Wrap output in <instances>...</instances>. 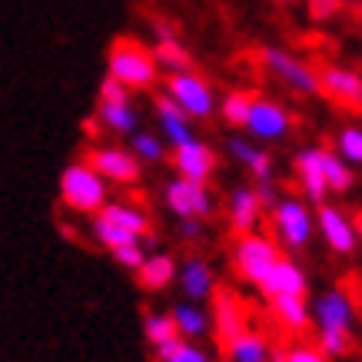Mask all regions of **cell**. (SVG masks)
Listing matches in <instances>:
<instances>
[{
  "label": "cell",
  "mask_w": 362,
  "mask_h": 362,
  "mask_svg": "<svg viewBox=\"0 0 362 362\" xmlns=\"http://www.w3.org/2000/svg\"><path fill=\"white\" fill-rule=\"evenodd\" d=\"M313 322H316V346L329 359H342L352 349V329H356V299L349 289H326L322 296H316V303L309 306Z\"/></svg>",
  "instance_id": "cell-1"
},
{
  "label": "cell",
  "mask_w": 362,
  "mask_h": 362,
  "mask_svg": "<svg viewBox=\"0 0 362 362\" xmlns=\"http://www.w3.org/2000/svg\"><path fill=\"white\" fill-rule=\"evenodd\" d=\"M107 77L120 80L130 93H146L160 83V66L146 44L133 40V37H120L107 50Z\"/></svg>",
  "instance_id": "cell-2"
},
{
  "label": "cell",
  "mask_w": 362,
  "mask_h": 362,
  "mask_svg": "<svg viewBox=\"0 0 362 362\" xmlns=\"http://www.w3.org/2000/svg\"><path fill=\"white\" fill-rule=\"evenodd\" d=\"M60 203L70 213L80 216H93L97 209L110 203V183L87 163V160H74L64 166L60 173Z\"/></svg>",
  "instance_id": "cell-3"
},
{
  "label": "cell",
  "mask_w": 362,
  "mask_h": 362,
  "mask_svg": "<svg viewBox=\"0 0 362 362\" xmlns=\"http://www.w3.org/2000/svg\"><path fill=\"white\" fill-rule=\"evenodd\" d=\"M269 216H273V240L279 246H286L289 252L306 250L309 240L316 236V216H313L306 199H299V197L276 199Z\"/></svg>",
  "instance_id": "cell-4"
},
{
  "label": "cell",
  "mask_w": 362,
  "mask_h": 362,
  "mask_svg": "<svg viewBox=\"0 0 362 362\" xmlns=\"http://www.w3.org/2000/svg\"><path fill=\"white\" fill-rule=\"evenodd\" d=\"M283 256L279 243L266 233H243L233 243V266H236V276L246 279L250 286H259L269 276V269L276 266V259Z\"/></svg>",
  "instance_id": "cell-5"
},
{
  "label": "cell",
  "mask_w": 362,
  "mask_h": 362,
  "mask_svg": "<svg viewBox=\"0 0 362 362\" xmlns=\"http://www.w3.org/2000/svg\"><path fill=\"white\" fill-rule=\"evenodd\" d=\"M163 93L173 100L189 120H209L216 113V90L209 87L206 77H199L197 70H180L163 80Z\"/></svg>",
  "instance_id": "cell-6"
},
{
  "label": "cell",
  "mask_w": 362,
  "mask_h": 362,
  "mask_svg": "<svg viewBox=\"0 0 362 362\" xmlns=\"http://www.w3.org/2000/svg\"><path fill=\"white\" fill-rule=\"evenodd\" d=\"M259 64L293 93H303V97L319 93V70H313L306 60H299L293 50H286V47H263L259 50Z\"/></svg>",
  "instance_id": "cell-7"
},
{
  "label": "cell",
  "mask_w": 362,
  "mask_h": 362,
  "mask_svg": "<svg viewBox=\"0 0 362 362\" xmlns=\"http://www.w3.org/2000/svg\"><path fill=\"white\" fill-rule=\"evenodd\" d=\"M243 130H246V136L259 143H279L293 133V113L286 110L279 100L252 97L250 113L243 120Z\"/></svg>",
  "instance_id": "cell-8"
},
{
  "label": "cell",
  "mask_w": 362,
  "mask_h": 362,
  "mask_svg": "<svg viewBox=\"0 0 362 362\" xmlns=\"http://www.w3.org/2000/svg\"><path fill=\"white\" fill-rule=\"evenodd\" d=\"M163 199H166V209L173 213L176 220H206L209 213L216 209L206 183H193V180H183V176H176V180L166 183Z\"/></svg>",
  "instance_id": "cell-9"
},
{
  "label": "cell",
  "mask_w": 362,
  "mask_h": 362,
  "mask_svg": "<svg viewBox=\"0 0 362 362\" xmlns=\"http://www.w3.org/2000/svg\"><path fill=\"white\" fill-rule=\"evenodd\" d=\"M316 230H319V236H322V243H326L332 252H339V256H352L356 246H359V233H356L352 216L346 209L332 206V203H319Z\"/></svg>",
  "instance_id": "cell-10"
},
{
  "label": "cell",
  "mask_w": 362,
  "mask_h": 362,
  "mask_svg": "<svg viewBox=\"0 0 362 362\" xmlns=\"http://www.w3.org/2000/svg\"><path fill=\"white\" fill-rule=\"evenodd\" d=\"M87 163L97 170L107 183H117V187H133L140 180V160L123 150V146H90L87 150Z\"/></svg>",
  "instance_id": "cell-11"
},
{
  "label": "cell",
  "mask_w": 362,
  "mask_h": 362,
  "mask_svg": "<svg viewBox=\"0 0 362 362\" xmlns=\"http://www.w3.org/2000/svg\"><path fill=\"white\" fill-rule=\"evenodd\" d=\"M319 93L346 110H362V74L349 66H322L319 70Z\"/></svg>",
  "instance_id": "cell-12"
},
{
  "label": "cell",
  "mask_w": 362,
  "mask_h": 362,
  "mask_svg": "<svg viewBox=\"0 0 362 362\" xmlns=\"http://www.w3.org/2000/svg\"><path fill=\"white\" fill-rule=\"evenodd\" d=\"M173 166H176V176L193 180V183H206L209 176L216 173V150L193 136L183 146H173Z\"/></svg>",
  "instance_id": "cell-13"
},
{
  "label": "cell",
  "mask_w": 362,
  "mask_h": 362,
  "mask_svg": "<svg viewBox=\"0 0 362 362\" xmlns=\"http://www.w3.org/2000/svg\"><path fill=\"white\" fill-rule=\"evenodd\" d=\"M266 299H276V296H309V276L306 269L296 263V259H286L279 256L276 266L269 269L263 283L256 286Z\"/></svg>",
  "instance_id": "cell-14"
},
{
  "label": "cell",
  "mask_w": 362,
  "mask_h": 362,
  "mask_svg": "<svg viewBox=\"0 0 362 362\" xmlns=\"http://www.w3.org/2000/svg\"><path fill=\"white\" fill-rule=\"evenodd\" d=\"M293 170H296V180L303 187L306 203H316V206L326 203L329 187H326V176H322V146H303L293 156Z\"/></svg>",
  "instance_id": "cell-15"
},
{
  "label": "cell",
  "mask_w": 362,
  "mask_h": 362,
  "mask_svg": "<svg viewBox=\"0 0 362 362\" xmlns=\"http://www.w3.org/2000/svg\"><path fill=\"white\" fill-rule=\"evenodd\" d=\"M266 209L259 206V197L252 187H236L226 199V220H230V230L236 236L243 233H256L259 230V220H263Z\"/></svg>",
  "instance_id": "cell-16"
},
{
  "label": "cell",
  "mask_w": 362,
  "mask_h": 362,
  "mask_svg": "<svg viewBox=\"0 0 362 362\" xmlns=\"http://www.w3.org/2000/svg\"><path fill=\"white\" fill-rule=\"evenodd\" d=\"M153 113H156V127H160V136L163 143L173 150V146H183L187 140H193L197 133H193V120H189L187 113L176 107L173 100L166 97H156L153 100Z\"/></svg>",
  "instance_id": "cell-17"
},
{
  "label": "cell",
  "mask_w": 362,
  "mask_h": 362,
  "mask_svg": "<svg viewBox=\"0 0 362 362\" xmlns=\"http://www.w3.org/2000/svg\"><path fill=\"white\" fill-rule=\"evenodd\" d=\"M100 130L117 133V136H133L140 127V110L133 107V97L127 100H100L97 103Z\"/></svg>",
  "instance_id": "cell-18"
},
{
  "label": "cell",
  "mask_w": 362,
  "mask_h": 362,
  "mask_svg": "<svg viewBox=\"0 0 362 362\" xmlns=\"http://www.w3.org/2000/svg\"><path fill=\"white\" fill-rule=\"evenodd\" d=\"M226 153H230L252 180H259V183H263V180H273V153L263 150V146H256L252 140L230 136V140H226Z\"/></svg>",
  "instance_id": "cell-19"
},
{
  "label": "cell",
  "mask_w": 362,
  "mask_h": 362,
  "mask_svg": "<svg viewBox=\"0 0 362 362\" xmlns=\"http://www.w3.org/2000/svg\"><path fill=\"white\" fill-rule=\"evenodd\" d=\"M176 279H180V289L187 293L189 303H199V299H209L213 289H216V273L206 259L199 256H189L183 269H176Z\"/></svg>",
  "instance_id": "cell-20"
},
{
  "label": "cell",
  "mask_w": 362,
  "mask_h": 362,
  "mask_svg": "<svg viewBox=\"0 0 362 362\" xmlns=\"http://www.w3.org/2000/svg\"><path fill=\"white\" fill-rule=\"evenodd\" d=\"M250 329V316H246V306L233 293H220L216 296V336L223 339V346H230L236 336Z\"/></svg>",
  "instance_id": "cell-21"
},
{
  "label": "cell",
  "mask_w": 362,
  "mask_h": 362,
  "mask_svg": "<svg viewBox=\"0 0 362 362\" xmlns=\"http://www.w3.org/2000/svg\"><path fill=\"white\" fill-rule=\"evenodd\" d=\"M269 309H273V319L286 332H306L309 322H313L306 296H276L269 299Z\"/></svg>",
  "instance_id": "cell-22"
},
{
  "label": "cell",
  "mask_w": 362,
  "mask_h": 362,
  "mask_svg": "<svg viewBox=\"0 0 362 362\" xmlns=\"http://www.w3.org/2000/svg\"><path fill=\"white\" fill-rule=\"evenodd\" d=\"M136 279L146 293H160L166 286H173L176 279V259L173 256H166V252H153V256H146L136 269Z\"/></svg>",
  "instance_id": "cell-23"
},
{
  "label": "cell",
  "mask_w": 362,
  "mask_h": 362,
  "mask_svg": "<svg viewBox=\"0 0 362 362\" xmlns=\"http://www.w3.org/2000/svg\"><path fill=\"white\" fill-rule=\"evenodd\" d=\"M97 213H103L110 223H117V226H123L127 233H133L136 240H146L150 236V230H153V220L143 213L140 206H130V203H107L103 209H97Z\"/></svg>",
  "instance_id": "cell-24"
},
{
  "label": "cell",
  "mask_w": 362,
  "mask_h": 362,
  "mask_svg": "<svg viewBox=\"0 0 362 362\" xmlns=\"http://www.w3.org/2000/svg\"><path fill=\"white\" fill-rule=\"evenodd\" d=\"M226 356H230V362H269L273 359V346H269L263 332L246 329L226 346Z\"/></svg>",
  "instance_id": "cell-25"
},
{
  "label": "cell",
  "mask_w": 362,
  "mask_h": 362,
  "mask_svg": "<svg viewBox=\"0 0 362 362\" xmlns=\"http://www.w3.org/2000/svg\"><path fill=\"white\" fill-rule=\"evenodd\" d=\"M170 316H173L176 322V332H180V339H203L209 332V316L203 313L199 306H193V303H180V306L170 309Z\"/></svg>",
  "instance_id": "cell-26"
},
{
  "label": "cell",
  "mask_w": 362,
  "mask_h": 362,
  "mask_svg": "<svg viewBox=\"0 0 362 362\" xmlns=\"http://www.w3.org/2000/svg\"><path fill=\"white\" fill-rule=\"evenodd\" d=\"M153 60L160 70L166 74H180V70H193V57L183 44H180V37H166V40H156L153 47Z\"/></svg>",
  "instance_id": "cell-27"
},
{
  "label": "cell",
  "mask_w": 362,
  "mask_h": 362,
  "mask_svg": "<svg viewBox=\"0 0 362 362\" xmlns=\"http://www.w3.org/2000/svg\"><path fill=\"white\" fill-rule=\"evenodd\" d=\"M156 362H213L206 349H199L197 342L189 339H170L163 346H153Z\"/></svg>",
  "instance_id": "cell-28"
},
{
  "label": "cell",
  "mask_w": 362,
  "mask_h": 362,
  "mask_svg": "<svg viewBox=\"0 0 362 362\" xmlns=\"http://www.w3.org/2000/svg\"><path fill=\"white\" fill-rule=\"evenodd\" d=\"M322 176H326V187L329 193H349L356 176H352V166L346 160L336 156V150H322Z\"/></svg>",
  "instance_id": "cell-29"
},
{
  "label": "cell",
  "mask_w": 362,
  "mask_h": 362,
  "mask_svg": "<svg viewBox=\"0 0 362 362\" xmlns=\"http://www.w3.org/2000/svg\"><path fill=\"white\" fill-rule=\"evenodd\" d=\"M166 146L160 133H150V130H136L130 136V153L140 160V163H163L166 160Z\"/></svg>",
  "instance_id": "cell-30"
},
{
  "label": "cell",
  "mask_w": 362,
  "mask_h": 362,
  "mask_svg": "<svg viewBox=\"0 0 362 362\" xmlns=\"http://www.w3.org/2000/svg\"><path fill=\"white\" fill-rule=\"evenodd\" d=\"M90 233H93V240L103 246V250H117V246H127V243H140L133 233H127L123 226L110 223L103 213H93V220H90Z\"/></svg>",
  "instance_id": "cell-31"
},
{
  "label": "cell",
  "mask_w": 362,
  "mask_h": 362,
  "mask_svg": "<svg viewBox=\"0 0 362 362\" xmlns=\"http://www.w3.org/2000/svg\"><path fill=\"white\" fill-rule=\"evenodd\" d=\"M250 103H252V93H246V90H230V93L216 103V110H220L223 123H230V127H243L246 113H250Z\"/></svg>",
  "instance_id": "cell-32"
},
{
  "label": "cell",
  "mask_w": 362,
  "mask_h": 362,
  "mask_svg": "<svg viewBox=\"0 0 362 362\" xmlns=\"http://www.w3.org/2000/svg\"><path fill=\"white\" fill-rule=\"evenodd\" d=\"M143 336L150 346H163L170 339H180V332H176V322L170 313H150V316L143 319Z\"/></svg>",
  "instance_id": "cell-33"
},
{
  "label": "cell",
  "mask_w": 362,
  "mask_h": 362,
  "mask_svg": "<svg viewBox=\"0 0 362 362\" xmlns=\"http://www.w3.org/2000/svg\"><path fill=\"white\" fill-rule=\"evenodd\" d=\"M336 156L349 166H362V127H342L336 133Z\"/></svg>",
  "instance_id": "cell-34"
},
{
  "label": "cell",
  "mask_w": 362,
  "mask_h": 362,
  "mask_svg": "<svg viewBox=\"0 0 362 362\" xmlns=\"http://www.w3.org/2000/svg\"><path fill=\"white\" fill-rule=\"evenodd\" d=\"M269 362H332L326 352L319 349L316 342H293L289 349H273V359Z\"/></svg>",
  "instance_id": "cell-35"
},
{
  "label": "cell",
  "mask_w": 362,
  "mask_h": 362,
  "mask_svg": "<svg viewBox=\"0 0 362 362\" xmlns=\"http://www.w3.org/2000/svg\"><path fill=\"white\" fill-rule=\"evenodd\" d=\"M113 252V259H117V266H123V269H130V273H136L140 269V263L146 259V250H143V240L140 243H127V246H117Z\"/></svg>",
  "instance_id": "cell-36"
},
{
  "label": "cell",
  "mask_w": 362,
  "mask_h": 362,
  "mask_svg": "<svg viewBox=\"0 0 362 362\" xmlns=\"http://www.w3.org/2000/svg\"><path fill=\"white\" fill-rule=\"evenodd\" d=\"M306 11L313 21H332V17H339L342 0H306Z\"/></svg>",
  "instance_id": "cell-37"
},
{
  "label": "cell",
  "mask_w": 362,
  "mask_h": 362,
  "mask_svg": "<svg viewBox=\"0 0 362 362\" xmlns=\"http://www.w3.org/2000/svg\"><path fill=\"white\" fill-rule=\"evenodd\" d=\"M97 97H100V100H127V97H133V93L123 87L120 80L103 77V80H100V93H97Z\"/></svg>",
  "instance_id": "cell-38"
},
{
  "label": "cell",
  "mask_w": 362,
  "mask_h": 362,
  "mask_svg": "<svg viewBox=\"0 0 362 362\" xmlns=\"http://www.w3.org/2000/svg\"><path fill=\"white\" fill-rule=\"evenodd\" d=\"M256 197H259V206H263V209H273L276 199H279V193H276V187L269 183V180H263V183L256 187Z\"/></svg>",
  "instance_id": "cell-39"
},
{
  "label": "cell",
  "mask_w": 362,
  "mask_h": 362,
  "mask_svg": "<svg viewBox=\"0 0 362 362\" xmlns=\"http://www.w3.org/2000/svg\"><path fill=\"white\" fill-rule=\"evenodd\" d=\"M180 236L183 240H199L203 236V220H180Z\"/></svg>",
  "instance_id": "cell-40"
},
{
  "label": "cell",
  "mask_w": 362,
  "mask_h": 362,
  "mask_svg": "<svg viewBox=\"0 0 362 362\" xmlns=\"http://www.w3.org/2000/svg\"><path fill=\"white\" fill-rule=\"evenodd\" d=\"M153 33H156V40H166V37H176L173 23H166V21H153Z\"/></svg>",
  "instance_id": "cell-41"
},
{
  "label": "cell",
  "mask_w": 362,
  "mask_h": 362,
  "mask_svg": "<svg viewBox=\"0 0 362 362\" xmlns=\"http://www.w3.org/2000/svg\"><path fill=\"white\" fill-rule=\"evenodd\" d=\"M83 127H87V133H90V136H97V133H100V123H97V117H93V120H87V123H83Z\"/></svg>",
  "instance_id": "cell-42"
},
{
  "label": "cell",
  "mask_w": 362,
  "mask_h": 362,
  "mask_svg": "<svg viewBox=\"0 0 362 362\" xmlns=\"http://www.w3.org/2000/svg\"><path fill=\"white\" fill-rule=\"evenodd\" d=\"M352 223H356V233H359V243H362V213L359 216H352Z\"/></svg>",
  "instance_id": "cell-43"
},
{
  "label": "cell",
  "mask_w": 362,
  "mask_h": 362,
  "mask_svg": "<svg viewBox=\"0 0 362 362\" xmlns=\"http://www.w3.org/2000/svg\"><path fill=\"white\" fill-rule=\"evenodd\" d=\"M276 4H296V0H276Z\"/></svg>",
  "instance_id": "cell-44"
}]
</instances>
